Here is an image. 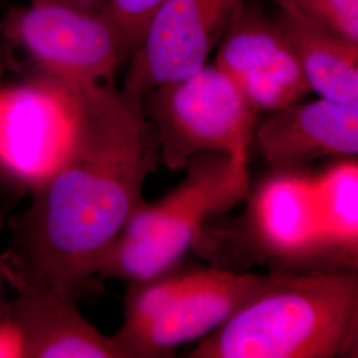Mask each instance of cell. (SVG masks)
Returning <instances> with one entry per match:
<instances>
[{
	"label": "cell",
	"instance_id": "obj_1",
	"mask_svg": "<svg viewBox=\"0 0 358 358\" xmlns=\"http://www.w3.org/2000/svg\"><path fill=\"white\" fill-rule=\"evenodd\" d=\"M159 162L141 109L115 83L81 84L76 122L62 162L10 222L0 273L19 291L53 289L76 297L142 205Z\"/></svg>",
	"mask_w": 358,
	"mask_h": 358
},
{
	"label": "cell",
	"instance_id": "obj_2",
	"mask_svg": "<svg viewBox=\"0 0 358 358\" xmlns=\"http://www.w3.org/2000/svg\"><path fill=\"white\" fill-rule=\"evenodd\" d=\"M357 348V268L271 272L186 357L345 358Z\"/></svg>",
	"mask_w": 358,
	"mask_h": 358
},
{
	"label": "cell",
	"instance_id": "obj_3",
	"mask_svg": "<svg viewBox=\"0 0 358 358\" xmlns=\"http://www.w3.org/2000/svg\"><path fill=\"white\" fill-rule=\"evenodd\" d=\"M185 170L173 192L134 210L94 278L140 282L174 268L201 238L207 219L247 199L251 189L248 164L227 154H198Z\"/></svg>",
	"mask_w": 358,
	"mask_h": 358
},
{
	"label": "cell",
	"instance_id": "obj_4",
	"mask_svg": "<svg viewBox=\"0 0 358 358\" xmlns=\"http://www.w3.org/2000/svg\"><path fill=\"white\" fill-rule=\"evenodd\" d=\"M141 109L155 133L159 162L169 170H183L206 152L248 164L259 113L217 65L155 88Z\"/></svg>",
	"mask_w": 358,
	"mask_h": 358
},
{
	"label": "cell",
	"instance_id": "obj_5",
	"mask_svg": "<svg viewBox=\"0 0 358 358\" xmlns=\"http://www.w3.org/2000/svg\"><path fill=\"white\" fill-rule=\"evenodd\" d=\"M81 84L34 72L0 83V176L34 192L62 162L76 122Z\"/></svg>",
	"mask_w": 358,
	"mask_h": 358
},
{
	"label": "cell",
	"instance_id": "obj_6",
	"mask_svg": "<svg viewBox=\"0 0 358 358\" xmlns=\"http://www.w3.org/2000/svg\"><path fill=\"white\" fill-rule=\"evenodd\" d=\"M4 34L34 72L76 84L115 83L129 57L105 13L29 3L7 16Z\"/></svg>",
	"mask_w": 358,
	"mask_h": 358
},
{
	"label": "cell",
	"instance_id": "obj_7",
	"mask_svg": "<svg viewBox=\"0 0 358 358\" xmlns=\"http://www.w3.org/2000/svg\"><path fill=\"white\" fill-rule=\"evenodd\" d=\"M247 198L244 244L257 260L279 267L272 272H304L320 262H332L336 269L357 268L337 251L321 224L310 170H272Z\"/></svg>",
	"mask_w": 358,
	"mask_h": 358
},
{
	"label": "cell",
	"instance_id": "obj_8",
	"mask_svg": "<svg viewBox=\"0 0 358 358\" xmlns=\"http://www.w3.org/2000/svg\"><path fill=\"white\" fill-rule=\"evenodd\" d=\"M247 0H165L130 55L121 93L141 109L155 88L192 76L207 64ZM142 110V109H141Z\"/></svg>",
	"mask_w": 358,
	"mask_h": 358
},
{
	"label": "cell",
	"instance_id": "obj_9",
	"mask_svg": "<svg viewBox=\"0 0 358 358\" xmlns=\"http://www.w3.org/2000/svg\"><path fill=\"white\" fill-rule=\"evenodd\" d=\"M215 65L257 110L275 112L301 101L310 88L294 47L275 19L247 6L235 13L217 43Z\"/></svg>",
	"mask_w": 358,
	"mask_h": 358
},
{
	"label": "cell",
	"instance_id": "obj_10",
	"mask_svg": "<svg viewBox=\"0 0 358 358\" xmlns=\"http://www.w3.org/2000/svg\"><path fill=\"white\" fill-rule=\"evenodd\" d=\"M268 280L269 275L195 269L189 284L129 346V358L173 357L179 346L215 332Z\"/></svg>",
	"mask_w": 358,
	"mask_h": 358
},
{
	"label": "cell",
	"instance_id": "obj_11",
	"mask_svg": "<svg viewBox=\"0 0 358 358\" xmlns=\"http://www.w3.org/2000/svg\"><path fill=\"white\" fill-rule=\"evenodd\" d=\"M254 141L272 170H309L322 158L357 157L358 106L322 97L291 103L256 125Z\"/></svg>",
	"mask_w": 358,
	"mask_h": 358
},
{
	"label": "cell",
	"instance_id": "obj_12",
	"mask_svg": "<svg viewBox=\"0 0 358 358\" xmlns=\"http://www.w3.org/2000/svg\"><path fill=\"white\" fill-rule=\"evenodd\" d=\"M3 317L20 333L24 358H124L113 336L92 325L72 294L19 291L4 308Z\"/></svg>",
	"mask_w": 358,
	"mask_h": 358
},
{
	"label": "cell",
	"instance_id": "obj_13",
	"mask_svg": "<svg viewBox=\"0 0 358 358\" xmlns=\"http://www.w3.org/2000/svg\"><path fill=\"white\" fill-rule=\"evenodd\" d=\"M276 20L294 47L310 90L334 103L358 106V44L282 11Z\"/></svg>",
	"mask_w": 358,
	"mask_h": 358
},
{
	"label": "cell",
	"instance_id": "obj_14",
	"mask_svg": "<svg viewBox=\"0 0 358 358\" xmlns=\"http://www.w3.org/2000/svg\"><path fill=\"white\" fill-rule=\"evenodd\" d=\"M310 182L324 230L346 262L357 267V157L343 158L320 173L310 174Z\"/></svg>",
	"mask_w": 358,
	"mask_h": 358
},
{
	"label": "cell",
	"instance_id": "obj_15",
	"mask_svg": "<svg viewBox=\"0 0 358 358\" xmlns=\"http://www.w3.org/2000/svg\"><path fill=\"white\" fill-rule=\"evenodd\" d=\"M279 10L358 44V0H272Z\"/></svg>",
	"mask_w": 358,
	"mask_h": 358
},
{
	"label": "cell",
	"instance_id": "obj_16",
	"mask_svg": "<svg viewBox=\"0 0 358 358\" xmlns=\"http://www.w3.org/2000/svg\"><path fill=\"white\" fill-rule=\"evenodd\" d=\"M165 0H108L106 15L115 27L130 56L140 44L145 29Z\"/></svg>",
	"mask_w": 358,
	"mask_h": 358
},
{
	"label": "cell",
	"instance_id": "obj_17",
	"mask_svg": "<svg viewBox=\"0 0 358 358\" xmlns=\"http://www.w3.org/2000/svg\"><path fill=\"white\" fill-rule=\"evenodd\" d=\"M24 358L20 333L11 321L0 319V358Z\"/></svg>",
	"mask_w": 358,
	"mask_h": 358
},
{
	"label": "cell",
	"instance_id": "obj_18",
	"mask_svg": "<svg viewBox=\"0 0 358 358\" xmlns=\"http://www.w3.org/2000/svg\"><path fill=\"white\" fill-rule=\"evenodd\" d=\"M29 3L60 4L90 13H106L108 8V0H29Z\"/></svg>",
	"mask_w": 358,
	"mask_h": 358
},
{
	"label": "cell",
	"instance_id": "obj_19",
	"mask_svg": "<svg viewBox=\"0 0 358 358\" xmlns=\"http://www.w3.org/2000/svg\"><path fill=\"white\" fill-rule=\"evenodd\" d=\"M15 194H22L19 190H16L13 185H10L6 179L0 176V214L3 213V208L6 206L11 205Z\"/></svg>",
	"mask_w": 358,
	"mask_h": 358
}]
</instances>
